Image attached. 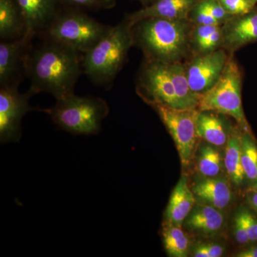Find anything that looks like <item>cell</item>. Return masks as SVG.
<instances>
[{"mask_svg": "<svg viewBox=\"0 0 257 257\" xmlns=\"http://www.w3.org/2000/svg\"><path fill=\"white\" fill-rule=\"evenodd\" d=\"M215 111H199L197 119L198 138L213 146H224L227 143L230 133L224 119Z\"/></svg>", "mask_w": 257, "mask_h": 257, "instance_id": "ac0fdd59", "label": "cell"}, {"mask_svg": "<svg viewBox=\"0 0 257 257\" xmlns=\"http://www.w3.org/2000/svg\"><path fill=\"white\" fill-rule=\"evenodd\" d=\"M82 53L63 44L47 40L30 50L25 74L35 93L46 92L59 99L73 93L82 73Z\"/></svg>", "mask_w": 257, "mask_h": 257, "instance_id": "6da1fadb", "label": "cell"}, {"mask_svg": "<svg viewBox=\"0 0 257 257\" xmlns=\"http://www.w3.org/2000/svg\"><path fill=\"white\" fill-rule=\"evenodd\" d=\"M23 12L26 32L25 37L32 39L42 35L57 16L59 0H17Z\"/></svg>", "mask_w": 257, "mask_h": 257, "instance_id": "4fadbf2b", "label": "cell"}, {"mask_svg": "<svg viewBox=\"0 0 257 257\" xmlns=\"http://www.w3.org/2000/svg\"><path fill=\"white\" fill-rule=\"evenodd\" d=\"M243 74L239 64L231 54L217 82L201 94L198 110L215 111L234 118L239 127L252 134L243 112L241 101Z\"/></svg>", "mask_w": 257, "mask_h": 257, "instance_id": "277c9868", "label": "cell"}, {"mask_svg": "<svg viewBox=\"0 0 257 257\" xmlns=\"http://www.w3.org/2000/svg\"><path fill=\"white\" fill-rule=\"evenodd\" d=\"M223 48L229 53L257 42V8L249 13L232 16L222 25Z\"/></svg>", "mask_w": 257, "mask_h": 257, "instance_id": "7c38bea8", "label": "cell"}, {"mask_svg": "<svg viewBox=\"0 0 257 257\" xmlns=\"http://www.w3.org/2000/svg\"><path fill=\"white\" fill-rule=\"evenodd\" d=\"M139 1L141 2L145 6H147V5L152 4V3L156 1V0H139Z\"/></svg>", "mask_w": 257, "mask_h": 257, "instance_id": "d590c367", "label": "cell"}, {"mask_svg": "<svg viewBox=\"0 0 257 257\" xmlns=\"http://www.w3.org/2000/svg\"><path fill=\"white\" fill-rule=\"evenodd\" d=\"M193 26L188 19H145L133 25L134 45L141 49L147 60L184 62L192 57L189 41Z\"/></svg>", "mask_w": 257, "mask_h": 257, "instance_id": "7a4b0ae2", "label": "cell"}, {"mask_svg": "<svg viewBox=\"0 0 257 257\" xmlns=\"http://www.w3.org/2000/svg\"><path fill=\"white\" fill-rule=\"evenodd\" d=\"M158 113L162 122L173 138L181 163L184 167L190 164L195 151L198 138V109H182L164 104L152 105Z\"/></svg>", "mask_w": 257, "mask_h": 257, "instance_id": "52a82bcc", "label": "cell"}, {"mask_svg": "<svg viewBox=\"0 0 257 257\" xmlns=\"http://www.w3.org/2000/svg\"><path fill=\"white\" fill-rule=\"evenodd\" d=\"M238 257H257V246H251V247L243 250L235 255Z\"/></svg>", "mask_w": 257, "mask_h": 257, "instance_id": "836d02e7", "label": "cell"}, {"mask_svg": "<svg viewBox=\"0 0 257 257\" xmlns=\"http://www.w3.org/2000/svg\"><path fill=\"white\" fill-rule=\"evenodd\" d=\"M189 45L192 57L223 48L222 25H194Z\"/></svg>", "mask_w": 257, "mask_h": 257, "instance_id": "d6986e66", "label": "cell"}, {"mask_svg": "<svg viewBox=\"0 0 257 257\" xmlns=\"http://www.w3.org/2000/svg\"><path fill=\"white\" fill-rule=\"evenodd\" d=\"M57 100L54 107L43 111L60 128L75 135L97 133L109 113L107 104L101 98L78 96L72 93Z\"/></svg>", "mask_w": 257, "mask_h": 257, "instance_id": "5b68a950", "label": "cell"}, {"mask_svg": "<svg viewBox=\"0 0 257 257\" xmlns=\"http://www.w3.org/2000/svg\"><path fill=\"white\" fill-rule=\"evenodd\" d=\"M235 239L240 244H246L250 242L249 237L245 225L243 224L242 216L240 211L236 214L234 218Z\"/></svg>", "mask_w": 257, "mask_h": 257, "instance_id": "4dcf8cb0", "label": "cell"}, {"mask_svg": "<svg viewBox=\"0 0 257 257\" xmlns=\"http://www.w3.org/2000/svg\"><path fill=\"white\" fill-rule=\"evenodd\" d=\"M224 216L219 209L209 204H198L187 216L186 226L193 231L211 234L221 229Z\"/></svg>", "mask_w": 257, "mask_h": 257, "instance_id": "ffe728a7", "label": "cell"}, {"mask_svg": "<svg viewBox=\"0 0 257 257\" xmlns=\"http://www.w3.org/2000/svg\"><path fill=\"white\" fill-rule=\"evenodd\" d=\"M253 1H254V3H256V4H257V0H253Z\"/></svg>", "mask_w": 257, "mask_h": 257, "instance_id": "74e56055", "label": "cell"}, {"mask_svg": "<svg viewBox=\"0 0 257 257\" xmlns=\"http://www.w3.org/2000/svg\"><path fill=\"white\" fill-rule=\"evenodd\" d=\"M231 53L224 48L191 57L184 62L186 75L194 92L202 94L220 78Z\"/></svg>", "mask_w": 257, "mask_h": 257, "instance_id": "30bf717a", "label": "cell"}, {"mask_svg": "<svg viewBox=\"0 0 257 257\" xmlns=\"http://www.w3.org/2000/svg\"><path fill=\"white\" fill-rule=\"evenodd\" d=\"M116 0H102V7L104 8H111L114 6Z\"/></svg>", "mask_w": 257, "mask_h": 257, "instance_id": "e575fe53", "label": "cell"}, {"mask_svg": "<svg viewBox=\"0 0 257 257\" xmlns=\"http://www.w3.org/2000/svg\"><path fill=\"white\" fill-rule=\"evenodd\" d=\"M169 70L181 109H198L201 94L194 92L189 85L184 62L169 64Z\"/></svg>", "mask_w": 257, "mask_h": 257, "instance_id": "44dd1931", "label": "cell"}, {"mask_svg": "<svg viewBox=\"0 0 257 257\" xmlns=\"http://www.w3.org/2000/svg\"><path fill=\"white\" fill-rule=\"evenodd\" d=\"M192 191L199 200L219 210L227 207L232 199L229 184L220 177L204 178L194 184Z\"/></svg>", "mask_w": 257, "mask_h": 257, "instance_id": "2e32d148", "label": "cell"}, {"mask_svg": "<svg viewBox=\"0 0 257 257\" xmlns=\"http://www.w3.org/2000/svg\"><path fill=\"white\" fill-rule=\"evenodd\" d=\"M163 239L169 256L186 257L188 255L189 239L181 226L166 221L163 226Z\"/></svg>", "mask_w": 257, "mask_h": 257, "instance_id": "603a6c76", "label": "cell"}, {"mask_svg": "<svg viewBox=\"0 0 257 257\" xmlns=\"http://www.w3.org/2000/svg\"><path fill=\"white\" fill-rule=\"evenodd\" d=\"M250 241H257V217L248 209L240 210Z\"/></svg>", "mask_w": 257, "mask_h": 257, "instance_id": "f546056e", "label": "cell"}, {"mask_svg": "<svg viewBox=\"0 0 257 257\" xmlns=\"http://www.w3.org/2000/svg\"><path fill=\"white\" fill-rule=\"evenodd\" d=\"M224 248L216 243L201 244L194 248V257H219L222 256Z\"/></svg>", "mask_w": 257, "mask_h": 257, "instance_id": "f1b7e54d", "label": "cell"}, {"mask_svg": "<svg viewBox=\"0 0 257 257\" xmlns=\"http://www.w3.org/2000/svg\"><path fill=\"white\" fill-rule=\"evenodd\" d=\"M200 4L221 25H224L232 17L226 13L219 0H200Z\"/></svg>", "mask_w": 257, "mask_h": 257, "instance_id": "83f0119b", "label": "cell"}, {"mask_svg": "<svg viewBox=\"0 0 257 257\" xmlns=\"http://www.w3.org/2000/svg\"><path fill=\"white\" fill-rule=\"evenodd\" d=\"M200 0H156L152 4L128 14L126 17L135 25L147 18H162L169 20L187 19L192 8Z\"/></svg>", "mask_w": 257, "mask_h": 257, "instance_id": "5bb4252c", "label": "cell"}, {"mask_svg": "<svg viewBox=\"0 0 257 257\" xmlns=\"http://www.w3.org/2000/svg\"><path fill=\"white\" fill-rule=\"evenodd\" d=\"M241 130L230 133L225 150L224 165L229 179L236 186L243 184L245 179L241 155Z\"/></svg>", "mask_w": 257, "mask_h": 257, "instance_id": "7402d4cb", "label": "cell"}, {"mask_svg": "<svg viewBox=\"0 0 257 257\" xmlns=\"http://www.w3.org/2000/svg\"><path fill=\"white\" fill-rule=\"evenodd\" d=\"M35 93L31 89L19 92L18 86L0 88V140L3 143L18 141L21 137L22 119L32 108L29 104Z\"/></svg>", "mask_w": 257, "mask_h": 257, "instance_id": "9c48e42d", "label": "cell"}, {"mask_svg": "<svg viewBox=\"0 0 257 257\" xmlns=\"http://www.w3.org/2000/svg\"><path fill=\"white\" fill-rule=\"evenodd\" d=\"M26 23L17 0H0V37L3 41L25 36Z\"/></svg>", "mask_w": 257, "mask_h": 257, "instance_id": "e0dca14e", "label": "cell"}, {"mask_svg": "<svg viewBox=\"0 0 257 257\" xmlns=\"http://www.w3.org/2000/svg\"><path fill=\"white\" fill-rule=\"evenodd\" d=\"M32 40L24 36L0 43V87L19 85L25 74Z\"/></svg>", "mask_w": 257, "mask_h": 257, "instance_id": "8fae6325", "label": "cell"}, {"mask_svg": "<svg viewBox=\"0 0 257 257\" xmlns=\"http://www.w3.org/2000/svg\"><path fill=\"white\" fill-rule=\"evenodd\" d=\"M59 2L77 8L95 9L102 7V0H59Z\"/></svg>", "mask_w": 257, "mask_h": 257, "instance_id": "1f68e13d", "label": "cell"}, {"mask_svg": "<svg viewBox=\"0 0 257 257\" xmlns=\"http://www.w3.org/2000/svg\"><path fill=\"white\" fill-rule=\"evenodd\" d=\"M195 204L194 194L189 188L185 176H182L171 195L165 211L167 222L182 226Z\"/></svg>", "mask_w": 257, "mask_h": 257, "instance_id": "9a60e30c", "label": "cell"}, {"mask_svg": "<svg viewBox=\"0 0 257 257\" xmlns=\"http://www.w3.org/2000/svg\"><path fill=\"white\" fill-rule=\"evenodd\" d=\"M251 188H252L253 189H255V190H257V181L256 182H255L254 184H252V186H251Z\"/></svg>", "mask_w": 257, "mask_h": 257, "instance_id": "8d00e7d4", "label": "cell"}, {"mask_svg": "<svg viewBox=\"0 0 257 257\" xmlns=\"http://www.w3.org/2000/svg\"><path fill=\"white\" fill-rule=\"evenodd\" d=\"M137 92L151 106L160 104L181 109L169 64L145 59L137 79Z\"/></svg>", "mask_w": 257, "mask_h": 257, "instance_id": "ba28073f", "label": "cell"}, {"mask_svg": "<svg viewBox=\"0 0 257 257\" xmlns=\"http://www.w3.org/2000/svg\"><path fill=\"white\" fill-rule=\"evenodd\" d=\"M245 194H246V202L248 205L257 214V190L249 187L246 189Z\"/></svg>", "mask_w": 257, "mask_h": 257, "instance_id": "d6a6232c", "label": "cell"}, {"mask_svg": "<svg viewBox=\"0 0 257 257\" xmlns=\"http://www.w3.org/2000/svg\"><path fill=\"white\" fill-rule=\"evenodd\" d=\"M226 13L231 16L246 14L256 8L253 0H219Z\"/></svg>", "mask_w": 257, "mask_h": 257, "instance_id": "484cf974", "label": "cell"}, {"mask_svg": "<svg viewBox=\"0 0 257 257\" xmlns=\"http://www.w3.org/2000/svg\"><path fill=\"white\" fill-rule=\"evenodd\" d=\"M211 145H203L198 159V172L204 178L217 177L223 169L220 152Z\"/></svg>", "mask_w": 257, "mask_h": 257, "instance_id": "d4e9b609", "label": "cell"}, {"mask_svg": "<svg viewBox=\"0 0 257 257\" xmlns=\"http://www.w3.org/2000/svg\"><path fill=\"white\" fill-rule=\"evenodd\" d=\"M241 155L245 178L252 184L257 181V144L253 134L241 130Z\"/></svg>", "mask_w": 257, "mask_h": 257, "instance_id": "cb8c5ba5", "label": "cell"}, {"mask_svg": "<svg viewBox=\"0 0 257 257\" xmlns=\"http://www.w3.org/2000/svg\"><path fill=\"white\" fill-rule=\"evenodd\" d=\"M133 23L124 18L84 54L83 72L94 84L106 85L116 78L134 45Z\"/></svg>", "mask_w": 257, "mask_h": 257, "instance_id": "3957f363", "label": "cell"}, {"mask_svg": "<svg viewBox=\"0 0 257 257\" xmlns=\"http://www.w3.org/2000/svg\"><path fill=\"white\" fill-rule=\"evenodd\" d=\"M111 28L80 12H69L57 15L43 34L47 40L63 44L84 55Z\"/></svg>", "mask_w": 257, "mask_h": 257, "instance_id": "8992f818", "label": "cell"}, {"mask_svg": "<svg viewBox=\"0 0 257 257\" xmlns=\"http://www.w3.org/2000/svg\"><path fill=\"white\" fill-rule=\"evenodd\" d=\"M187 19L194 25H222L203 8L200 1L191 10Z\"/></svg>", "mask_w": 257, "mask_h": 257, "instance_id": "4316f807", "label": "cell"}]
</instances>
